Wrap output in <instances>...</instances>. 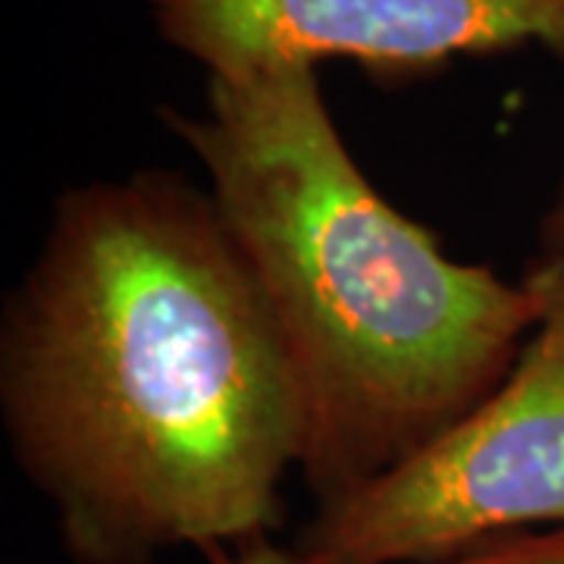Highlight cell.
<instances>
[{"instance_id":"cell-7","label":"cell","mask_w":564,"mask_h":564,"mask_svg":"<svg viewBox=\"0 0 564 564\" xmlns=\"http://www.w3.org/2000/svg\"><path fill=\"white\" fill-rule=\"evenodd\" d=\"M540 251L543 254H555V258H564V185L558 192L555 204L549 207V214L543 217V226H540Z\"/></svg>"},{"instance_id":"cell-4","label":"cell","mask_w":564,"mask_h":564,"mask_svg":"<svg viewBox=\"0 0 564 564\" xmlns=\"http://www.w3.org/2000/svg\"><path fill=\"white\" fill-rule=\"evenodd\" d=\"M154 29L207 76L351 61L414 79L462 57L540 47L564 61V0H148Z\"/></svg>"},{"instance_id":"cell-6","label":"cell","mask_w":564,"mask_h":564,"mask_svg":"<svg viewBox=\"0 0 564 564\" xmlns=\"http://www.w3.org/2000/svg\"><path fill=\"white\" fill-rule=\"evenodd\" d=\"M210 564H304L295 549H282L270 536L251 540L242 545H223L204 552Z\"/></svg>"},{"instance_id":"cell-1","label":"cell","mask_w":564,"mask_h":564,"mask_svg":"<svg viewBox=\"0 0 564 564\" xmlns=\"http://www.w3.org/2000/svg\"><path fill=\"white\" fill-rule=\"evenodd\" d=\"M0 417L76 564L270 536L302 392L210 192L170 170L63 192L3 307Z\"/></svg>"},{"instance_id":"cell-5","label":"cell","mask_w":564,"mask_h":564,"mask_svg":"<svg viewBox=\"0 0 564 564\" xmlns=\"http://www.w3.org/2000/svg\"><path fill=\"white\" fill-rule=\"evenodd\" d=\"M417 564H564V527L502 533L462 552Z\"/></svg>"},{"instance_id":"cell-2","label":"cell","mask_w":564,"mask_h":564,"mask_svg":"<svg viewBox=\"0 0 564 564\" xmlns=\"http://www.w3.org/2000/svg\"><path fill=\"white\" fill-rule=\"evenodd\" d=\"M321 66L207 76L202 113L163 110L207 173L289 355L299 474L343 499L440 440L502 383L536 329L530 282L452 261L373 188L323 98Z\"/></svg>"},{"instance_id":"cell-3","label":"cell","mask_w":564,"mask_h":564,"mask_svg":"<svg viewBox=\"0 0 564 564\" xmlns=\"http://www.w3.org/2000/svg\"><path fill=\"white\" fill-rule=\"evenodd\" d=\"M527 282L540 314L524 351L440 440L343 499L292 545L304 564H417L502 533L564 527V258Z\"/></svg>"}]
</instances>
